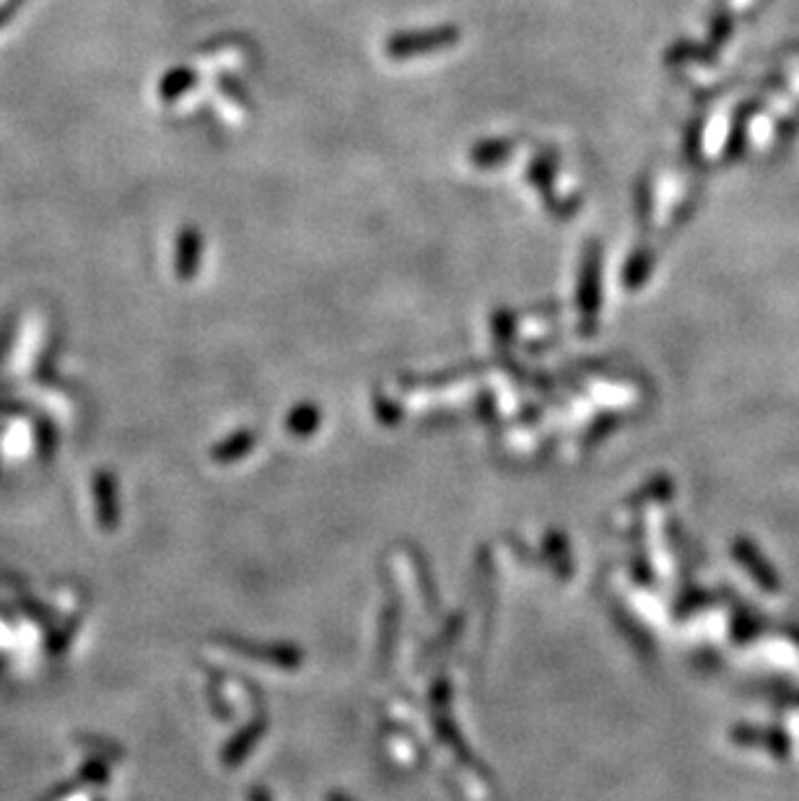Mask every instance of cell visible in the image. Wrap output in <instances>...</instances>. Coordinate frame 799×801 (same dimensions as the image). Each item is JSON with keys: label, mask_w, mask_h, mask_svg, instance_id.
I'll list each match as a JSON object with an SVG mask.
<instances>
[]
</instances>
